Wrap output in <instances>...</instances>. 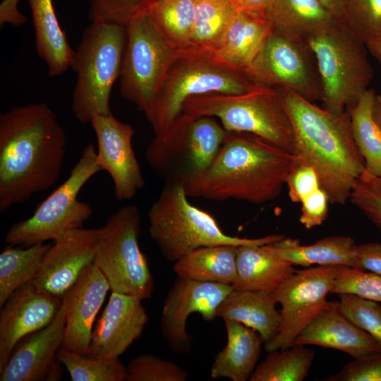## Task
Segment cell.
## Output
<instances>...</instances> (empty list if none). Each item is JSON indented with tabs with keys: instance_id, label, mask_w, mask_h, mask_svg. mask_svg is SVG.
<instances>
[{
	"instance_id": "cell-1",
	"label": "cell",
	"mask_w": 381,
	"mask_h": 381,
	"mask_svg": "<svg viewBox=\"0 0 381 381\" xmlns=\"http://www.w3.org/2000/svg\"><path fill=\"white\" fill-rule=\"evenodd\" d=\"M66 145L64 129L44 102L16 106L1 114V212L58 181Z\"/></svg>"
},
{
	"instance_id": "cell-37",
	"label": "cell",
	"mask_w": 381,
	"mask_h": 381,
	"mask_svg": "<svg viewBox=\"0 0 381 381\" xmlns=\"http://www.w3.org/2000/svg\"><path fill=\"white\" fill-rule=\"evenodd\" d=\"M345 25L365 45L381 29V0H346Z\"/></svg>"
},
{
	"instance_id": "cell-15",
	"label": "cell",
	"mask_w": 381,
	"mask_h": 381,
	"mask_svg": "<svg viewBox=\"0 0 381 381\" xmlns=\"http://www.w3.org/2000/svg\"><path fill=\"white\" fill-rule=\"evenodd\" d=\"M234 290L230 284L200 282L177 277L164 299L161 334L170 349L181 355L191 351L193 337L186 331L188 318L198 313L205 321L217 317V310Z\"/></svg>"
},
{
	"instance_id": "cell-13",
	"label": "cell",
	"mask_w": 381,
	"mask_h": 381,
	"mask_svg": "<svg viewBox=\"0 0 381 381\" xmlns=\"http://www.w3.org/2000/svg\"><path fill=\"white\" fill-rule=\"evenodd\" d=\"M246 73L258 85L288 89L313 102L322 100L317 64L306 42L274 28Z\"/></svg>"
},
{
	"instance_id": "cell-6",
	"label": "cell",
	"mask_w": 381,
	"mask_h": 381,
	"mask_svg": "<svg viewBox=\"0 0 381 381\" xmlns=\"http://www.w3.org/2000/svg\"><path fill=\"white\" fill-rule=\"evenodd\" d=\"M126 42L124 25L92 22L83 31L70 66L77 75L71 108L80 123L111 113V92L119 78Z\"/></svg>"
},
{
	"instance_id": "cell-48",
	"label": "cell",
	"mask_w": 381,
	"mask_h": 381,
	"mask_svg": "<svg viewBox=\"0 0 381 381\" xmlns=\"http://www.w3.org/2000/svg\"><path fill=\"white\" fill-rule=\"evenodd\" d=\"M333 16L335 20L343 24L345 18L346 0H318Z\"/></svg>"
},
{
	"instance_id": "cell-2",
	"label": "cell",
	"mask_w": 381,
	"mask_h": 381,
	"mask_svg": "<svg viewBox=\"0 0 381 381\" xmlns=\"http://www.w3.org/2000/svg\"><path fill=\"white\" fill-rule=\"evenodd\" d=\"M274 89L293 128L292 154L315 170L330 203L345 204L365 169L348 111L334 113L290 90Z\"/></svg>"
},
{
	"instance_id": "cell-8",
	"label": "cell",
	"mask_w": 381,
	"mask_h": 381,
	"mask_svg": "<svg viewBox=\"0 0 381 381\" xmlns=\"http://www.w3.org/2000/svg\"><path fill=\"white\" fill-rule=\"evenodd\" d=\"M306 42L317 64L324 108L346 111L369 89L373 77L366 45L337 22Z\"/></svg>"
},
{
	"instance_id": "cell-33",
	"label": "cell",
	"mask_w": 381,
	"mask_h": 381,
	"mask_svg": "<svg viewBox=\"0 0 381 381\" xmlns=\"http://www.w3.org/2000/svg\"><path fill=\"white\" fill-rule=\"evenodd\" d=\"M39 243L25 248L8 245L0 253V307L17 289L32 281L51 246Z\"/></svg>"
},
{
	"instance_id": "cell-11",
	"label": "cell",
	"mask_w": 381,
	"mask_h": 381,
	"mask_svg": "<svg viewBox=\"0 0 381 381\" xmlns=\"http://www.w3.org/2000/svg\"><path fill=\"white\" fill-rule=\"evenodd\" d=\"M101 228L93 263L107 279L111 291L141 300L151 298L155 284L147 259L139 245V207H121Z\"/></svg>"
},
{
	"instance_id": "cell-3",
	"label": "cell",
	"mask_w": 381,
	"mask_h": 381,
	"mask_svg": "<svg viewBox=\"0 0 381 381\" xmlns=\"http://www.w3.org/2000/svg\"><path fill=\"white\" fill-rule=\"evenodd\" d=\"M296 157L254 134L227 131L210 167L183 183L188 198L262 204L276 199Z\"/></svg>"
},
{
	"instance_id": "cell-14",
	"label": "cell",
	"mask_w": 381,
	"mask_h": 381,
	"mask_svg": "<svg viewBox=\"0 0 381 381\" xmlns=\"http://www.w3.org/2000/svg\"><path fill=\"white\" fill-rule=\"evenodd\" d=\"M339 266L317 265L296 270L272 292L280 304L281 322L277 334L264 344L267 352L293 345L298 334L329 304Z\"/></svg>"
},
{
	"instance_id": "cell-51",
	"label": "cell",
	"mask_w": 381,
	"mask_h": 381,
	"mask_svg": "<svg viewBox=\"0 0 381 381\" xmlns=\"http://www.w3.org/2000/svg\"><path fill=\"white\" fill-rule=\"evenodd\" d=\"M373 114L375 119L381 127V95H377L374 104Z\"/></svg>"
},
{
	"instance_id": "cell-43",
	"label": "cell",
	"mask_w": 381,
	"mask_h": 381,
	"mask_svg": "<svg viewBox=\"0 0 381 381\" xmlns=\"http://www.w3.org/2000/svg\"><path fill=\"white\" fill-rule=\"evenodd\" d=\"M325 381H381V353L360 358L344 365L337 373L323 379Z\"/></svg>"
},
{
	"instance_id": "cell-4",
	"label": "cell",
	"mask_w": 381,
	"mask_h": 381,
	"mask_svg": "<svg viewBox=\"0 0 381 381\" xmlns=\"http://www.w3.org/2000/svg\"><path fill=\"white\" fill-rule=\"evenodd\" d=\"M182 183H165L148 213V231L162 256L175 262L191 251L220 245L261 246L277 242L284 235L240 238L226 234L207 212L191 205Z\"/></svg>"
},
{
	"instance_id": "cell-42",
	"label": "cell",
	"mask_w": 381,
	"mask_h": 381,
	"mask_svg": "<svg viewBox=\"0 0 381 381\" xmlns=\"http://www.w3.org/2000/svg\"><path fill=\"white\" fill-rule=\"evenodd\" d=\"M156 0H90L91 22H108L126 25L138 13Z\"/></svg>"
},
{
	"instance_id": "cell-52",
	"label": "cell",
	"mask_w": 381,
	"mask_h": 381,
	"mask_svg": "<svg viewBox=\"0 0 381 381\" xmlns=\"http://www.w3.org/2000/svg\"><path fill=\"white\" fill-rule=\"evenodd\" d=\"M375 40H381V29H380V32H379V35H378L377 39H375Z\"/></svg>"
},
{
	"instance_id": "cell-41",
	"label": "cell",
	"mask_w": 381,
	"mask_h": 381,
	"mask_svg": "<svg viewBox=\"0 0 381 381\" xmlns=\"http://www.w3.org/2000/svg\"><path fill=\"white\" fill-rule=\"evenodd\" d=\"M349 200L381 231V176L373 175L365 169Z\"/></svg>"
},
{
	"instance_id": "cell-10",
	"label": "cell",
	"mask_w": 381,
	"mask_h": 381,
	"mask_svg": "<svg viewBox=\"0 0 381 381\" xmlns=\"http://www.w3.org/2000/svg\"><path fill=\"white\" fill-rule=\"evenodd\" d=\"M96 157L95 146L87 144L66 181L36 207L29 218L12 224L5 243L26 247L54 241L69 231L83 227L93 210L78 196L85 184L101 171Z\"/></svg>"
},
{
	"instance_id": "cell-26",
	"label": "cell",
	"mask_w": 381,
	"mask_h": 381,
	"mask_svg": "<svg viewBox=\"0 0 381 381\" xmlns=\"http://www.w3.org/2000/svg\"><path fill=\"white\" fill-rule=\"evenodd\" d=\"M277 304L272 293L234 289L218 307L217 317L236 320L256 330L266 343L274 337L280 325Z\"/></svg>"
},
{
	"instance_id": "cell-32",
	"label": "cell",
	"mask_w": 381,
	"mask_h": 381,
	"mask_svg": "<svg viewBox=\"0 0 381 381\" xmlns=\"http://www.w3.org/2000/svg\"><path fill=\"white\" fill-rule=\"evenodd\" d=\"M376 95L373 89H368L347 111L353 137L364 159L365 170L381 176V127L373 114Z\"/></svg>"
},
{
	"instance_id": "cell-50",
	"label": "cell",
	"mask_w": 381,
	"mask_h": 381,
	"mask_svg": "<svg viewBox=\"0 0 381 381\" xmlns=\"http://www.w3.org/2000/svg\"><path fill=\"white\" fill-rule=\"evenodd\" d=\"M366 47L381 66V40H373L366 44Z\"/></svg>"
},
{
	"instance_id": "cell-36",
	"label": "cell",
	"mask_w": 381,
	"mask_h": 381,
	"mask_svg": "<svg viewBox=\"0 0 381 381\" xmlns=\"http://www.w3.org/2000/svg\"><path fill=\"white\" fill-rule=\"evenodd\" d=\"M57 360L72 381H126L127 367L116 358H96L61 348Z\"/></svg>"
},
{
	"instance_id": "cell-30",
	"label": "cell",
	"mask_w": 381,
	"mask_h": 381,
	"mask_svg": "<svg viewBox=\"0 0 381 381\" xmlns=\"http://www.w3.org/2000/svg\"><path fill=\"white\" fill-rule=\"evenodd\" d=\"M267 12L274 29L304 41L337 23L318 0H272Z\"/></svg>"
},
{
	"instance_id": "cell-20",
	"label": "cell",
	"mask_w": 381,
	"mask_h": 381,
	"mask_svg": "<svg viewBox=\"0 0 381 381\" xmlns=\"http://www.w3.org/2000/svg\"><path fill=\"white\" fill-rule=\"evenodd\" d=\"M109 291L107 279L94 263L83 270L61 298L66 315L62 349L87 355L95 318Z\"/></svg>"
},
{
	"instance_id": "cell-17",
	"label": "cell",
	"mask_w": 381,
	"mask_h": 381,
	"mask_svg": "<svg viewBox=\"0 0 381 381\" xmlns=\"http://www.w3.org/2000/svg\"><path fill=\"white\" fill-rule=\"evenodd\" d=\"M101 232L102 228L82 227L54 240L32 282L40 289L61 299L83 270L93 263Z\"/></svg>"
},
{
	"instance_id": "cell-12",
	"label": "cell",
	"mask_w": 381,
	"mask_h": 381,
	"mask_svg": "<svg viewBox=\"0 0 381 381\" xmlns=\"http://www.w3.org/2000/svg\"><path fill=\"white\" fill-rule=\"evenodd\" d=\"M126 28L120 94L148 119L159 86L178 50L160 32L148 8L134 16Z\"/></svg>"
},
{
	"instance_id": "cell-31",
	"label": "cell",
	"mask_w": 381,
	"mask_h": 381,
	"mask_svg": "<svg viewBox=\"0 0 381 381\" xmlns=\"http://www.w3.org/2000/svg\"><path fill=\"white\" fill-rule=\"evenodd\" d=\"M238 11L235 0H198L189 44L185 49L214 54Z\"/></svg>"
},
{
	"instance_id": "cell-5",
	"label": "cell",
	"mask_w": 381,
	"mask_h": 381,
	"mask_svg": "<svg viewBox=\"0 0 381 381\" xmlns=\"http://www.w3.org/2000/svg\"><path fill=\"white\" fill-rule=\"evenodd\" d=\"M258 85L244 71L226 65L212 54L178 50L159 86L147 120L155 136H159L182 113L189 97L212 93L241 94Z\"/></svg>"
},
{
	"instance_id": "cell-16",
	"label": "cell",
	"mask_w": 381,
	"mask_h": 381,
	"mask_svg": "<svg viewBox=\"0 0 381 381\" xmlns=\"http://www.w3.org/2000/svg\"><path fill=\"white\" fill-rule=\"evenodd\" d=\"M90 124L97 138V164L111 176L115 198L118 200L133 198L145 186L133 148L134 128L111 113L93 116Z\"/></svg>"
},
{
	"instance_id": "cell-22",
	"label": "cell",
	"mask_w": 381,
	"mask_h": 381,
	"mask_svg": "<svg viewBox=\"0 0 381 381\" xmlns=\"http://www.w3.org/2000/svg\"><path fill=\"white\" fill-rule=\"evenodd\" d=\"M293 345H315L343 351L353 358L381 353V347L341 312L339 301L329 306L296 338Z\"/></svg>"
},
{
	"instance_id": "cell-34",
	"label": "cell",
	"mask_w": 381,
	"mask_h": 381,
	"mask_svg": "<svg viewBox=\"0 0 381 381\" xmlns=\"http://www.w3.org/2000/svg\"><path fill=\"white\" fill-rule=\"evenodd\" d=\"M314 352L306 345H292L268 352L259 363L250 381H302L309 373Z\"/></svg>"
},
{
	"instance_id": "cell-9",
	"label": "cell",
	"mask_w": 381,
	"mask_h": 381,
	"mask_svg": "<svg viewBox=\"0 0 381 381\" xmlns=\"http://www.w3.org/2000/svg\"><path fill=\"white\" fill-rule=\"evenodd\" d=\"M227 131L216 118L181 113L162 135L147 145L148 164L165 183H185L206 170Z\"/></svg>"
},
{
	"instance_id": "cell-28",
	"label": "cell",
	"mask_w": 381,
	"mask_h": 381,
	"mask_svg": "<svg viewBox=\"0 0 381 381\" xmlns=\"http://www.w3.org/2000/svg\"><path fill=\"white\" fill-rule=\"evenodd\" d=\"M354 239L348 236L324 237L314 243L301 245L299 240L284 237L271 244L274 250L294 266H346L359 268L354 254Z\"/></svg>"
},
{
	"instance_id": "cell-27",
	"label": "cell",
	"mask_w": 381,
	"mask_h": 381,
	"mask_svg": "<svg viewBox=\"0 0 381 381\" xmlns=\"http://www.w3.org/2000/svg\"><path fill=\"white\" fill-rule=\"evenodd\" d=\"M35 33L36 51L47 66L49 77L70 68L74 50L56 17L52 0H28Z\"/></svg>"
},
{
	"instance_id": "cell-49",
	"label": "cell",
	"mask_w": 381,
	"mask_h": 381,
	"mask_svg": "<svg viewBox=\"0 0 381 381\" xmlns=\"http://www.w3.org/2000/svg\"><path fill=\"white\" fill-rule=\"evenodd\" d=\"M272 0H235L238 10L267 11Z\"/></svg>"
},
{
	"instance_id": "cell-40",
	"label": "cell",
	"mask_w": 381,
	"mask_h": 381,
	"mask_svg": "<svg viewBox=\"0 0 381 381\" xmlns=\"http://www.w3.org/2000/svg\"><path fill=\"white\" fill-rule=\"evenodd\" d=\"M331 294H352L381 302V275L359 268L339 266Z\"/></svg>"
},
{
	"instance_id": "cell-45",
	"label": "cell",
	"mask_w": 381,
	"mask_h": 381,
	"mask_svg": "<svg viewBox=\"0 0 381 381\" xmlns=\"http://www.w3.org/2000/svg\"><path fill=\"white\" fill-rule=\"evenodd\" d=\"M329 202V197L322 187L308 195L301 202V224L307 229L321 225L327 217Z\"/></svg>"
},
{
	"instance_id": "cell-38",
	"label": "cell",
	"mask_w": 381,
	"mask_h": 381,
	"mask_svg": "<svg viewBox=\"0 0 381 381\" xmlns=\"http://www.w3.org/2000/svg\"><path fill=\"white\" fill-rule=\"evenodd\" d=\"M188 375L186 370L171 361L143 353L129 363L126 381H186Z\"/></svg>"
},
{
	"instance_id": "cell-39",
	"label": "cell",
	"mask_w": 381,
	"mask_h": 381,
	"mask_svg": "<svg viewBox=\"0 0 381 381\" xmlns=\"http://www.w3.org/2000/svg\"><path fill=\"white\" fill-rule=\"evenodd\" d=\"M341 312L369 334L381 347V306L377 301L352 294H339Z\"/></svg>"
},
{
	"instance_id": "cell-44",
	"label": "cell",
	"mask_w": 381,
	"mask_h": 381,
	"mask_svg": "<svg viewBox=\"0 0 381 381\" xmlns=\"http://www.w3.org/2000/svg\"><path fill=\"white\" fill-rule=\"evenodd\" d=\"M288 193L293 202L301 203L308 195L321 188L315 170L296 160L286 181Z\"/></svg>"
},
{
	"instance_id": "cell-24",
	"label": "cell",
	"mask_w": 381,
	"mask_h": 381,
	"mask_svg": "<svg viewBox=\"0 0 381 381\" xmlns=\"http://www.w3.org/2000/svg\"><path fill=\"white\" fill-rule=\"evenodd\" d=\"M227 342L215 356L210 369L213 379L249 380L259 360L263 338L255 329L230 319H223Z\"/></svg>"
},
{
	"instance_id": "cell-18",
	"label": "cell",
	"mask_w": 381,
	"mask_h": 381,
	"mask_svg": "<svg viewBox=\"0 0 381 381\" xmlns=\"http://www.w3.org/2000/svg\"><path fill=\"white\" fill-rule=\"evenodd\" d=\"M61 305V298L40 289L32 281L12 293L1 306L0 370L16 344L49 325Z\"/></svg>"
},
{
	"instance_id": "cell-35",
	"label": "cell",
	"mask_w": 381,
	"mask_h": 381,
	"mask_svg": "<svg viewBox=\"0 0 381 381\" xmlns=\"http://www.w3.org/2000/svg\"><path fill=\"white\" fill-rule=\"evenodd\" d=\"M198 0H156L148 9L160 32L176 49L188 47Z\"/></svg>"
},
{
	"instance_id": "cell-47",
	"label": "cell",
	"mask_w": 381,
	"mask_h": 381,
	"mask_svg": "<svg viewBox=\"0 0 381 381\" xmlns=\"http://www.w3.org/2000/svg\"><path fill=\"white\" fill-rule=\"evenodd\" d=\"M20 0H2L0 4V25L6 23L14 26L22 25L26 18L18 8Z\"/></svg>"
},
{
	"instance_id": "cell-46",
	"label": "cell",
	"mask_w": 381,
	"mask_h": 381,
	"mask_svg": "<svg viewBox=\"0 0 381 381\" xmlns=\"http://www.w3.org/2000/svg\"><path fill=\"white\" fill-rule=\"evenodd\" d=\"M354 254L359 269L381 275V243L368 242L356 244Z\"/></svg>"
},
{
	"instance_id": "cell-29",
	"label": "cell",
	"mask_w": 381,
	"mask_h": 381,
	"mask_svg": "<svg viewBox=\"0 0 381 381\" xmlns=\"http://www.w3.org/2000/svg\"><path fill=\"white\" fill-rule=\"evenodd\" d=\"M237 248L231 245L197 248L174 262L177 277L234 285L237 279Z\"/></svg>"
},
{
	"instance_id": "cell-7",
	"label": "cell",
	"mask_w": 381,
	"mask_h": 381,
	"mask_svg": "<svg viewBox=\"0 0 381 381\" xmlns=\"http://www.w3.org/2000/svg\"><path fill=\"white\" fill-rule=\"evenodd\" d=\"M182 112L218 119L226 131L258 135L292 153L290 119L274 88L258 85L241 94L212 93L189 97Z\"/></svg>"
},
{
	"instance_id": "cell-19",
	"label": "cell",
	"mask_w": 381,
	"mask_h": 381,
	"mask_svg": "<svg viewBox=\"0 0 381 381\" xmlns=\"http://www.w3.org/2000/svg\"><path fill=\"white\" fill-rule=\"evenodd\" d=\"M141 299L111 292L93 327L87 356L116 358L141 336L148 320Z\"/></svg>"
},
{
	"instance_id": "cell-21",
	"label": "cell",
	"mask_w": 381,
	"mask_h": 381,
	"mask_svg": "<svg viewBox=\"0 0 381 381\" xmlns=\"http://www.w3.org/2000/svg\"><path fill=\"white\" fill-rule=\"evenodd\" d=\"M66 325L63 303L52 321L40 330L23 337L13 348L0 370L1 381L48 380L57 364Z\"/></svg>"
},
{
	"instance_id": "cell-23",
	"label": "cell",
	"mask_w": 381,
	"mask_h": 381,
	"mask_svg": "<svg viewBox=\"0 0 381 381\" xmlns=\"http://www.w3.org/2000/svg\"><path fill=\"white\" fill-rule=\"evenodd\" d=\"M272 30L267 11L238 10L220 47L212 55L246 73Z\"/></svg>"
},
{
	"instance_id": "cell-25",
	"label": "cell",
	"mask_w": 381,
	"mask_h": 381,
	"mask_svg": "<svg viewBox=\"0 0 381 381\" xmlns=\"http://www.w3.org/2000/svg\"><path fill=\"white\" fill-rule=\"evenodd\" d=\"M271 244L238 246L234 290L272 293L296 270L274 250Z\"/></svg>"
}]
</instances>
